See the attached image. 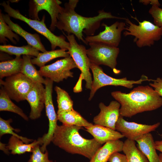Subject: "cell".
<instances>
[{"mask_svg": "<svg viewBox=\"0 0 162 162\" xmlns=\"http://www.w3.org/2000/svg\"><path fill=\"white\" fill-rule=\"evenodd\" d=\"M79 1L69 0L64 4L59 15L56 28L65 32L68 34H73L80 40L86 45L88 44L83 38L82 32L87 36H93L104 19H117L125 20V18L112 15L110 12L103 10H99L98 15L93 17H84L75 10Z\"/></svg>", "mask_w": 162, "mask_h": 162, "instance_id": "1", "label": "cell"}, {"mask_svg": "<svg viewBox=\"0 0 162 162\" xmlns=\"http://www.w3.org/2000/svg\"><path fill=\"white\" fill-rule=\"evenodd\" d=\"M121 105L120 115L131 118L140 113L156 110L162 106V98L150 86H139L128 93L120 91L111 92Z\"/></svg>", "mask_w": 162, "mask_h": 162, "instance_id": "2", "label": "cell"}, {"mask_svg": "<svg viewBox=\"0 0 162 162\" xmlns=\"http://www.w3.org/2000/svg\"><path fill=\"white\" fill-rule=\"evenodd\" d=\"M82 129V127L78 126L58 125L52 142L69 153L81 155L90 160L102 145L94 138L82 137L79 133Z\"/></svg>", "mask_w": 162, "mask_h": 162, "instance_id": "3", "label": "cell"}, {"mask_svg": "<svg viewBox=\"0 0 162 162\" xmlns=\"http://www.w3.org/2000/svg\"><path fill=\"white\" fill-rule=\"evenodd\" d=\"M0 4L3 7L4 11L10 16L19 20L27 24L30 27L46 37L50 42L52 50L58 46L60 49L68 50L70 44L65 40L63 35L57 36L53 33L46 27L45 23V16L44 15L41 21L29 19L22 15L19 11L15 10L10 5L9 1H4Z\"/></svg>", "mask_w": 162, "mask_h": 162, "instance_id": "4", "label": "cell"}, {"mask_svg": "<svg viewBox=\"0 0 162 162\" xmlns=\"http://www.w3.org/2000/svg\"><path fill=\"white\" fill-rule=\"evenodd\" d=\"M125 20L127 26L124 35L134 36V41L139 47L151 46L162 37V27H159L149 21H138V25H136L128 18Z\"/></svg>", "mask_w": 162, "mask_h": 162, "instance_id": "5", "label": "cell"}, {"mask_svg": "<svg viewBox=\"0 0 162 162\" xmlns=\"http://www.w3.org/2000/svg\"><path fill=\"white\" fill-rule=\"evenodd\" d=\"M63 34L70 44L68 52L81 71L80 79L75 87L76 88L74 89V91L79 92L82 91V80H85L86 82V88L91 90L93 80L90 72L91 62L86 54V47L84 46L77 43L74 34L66 35L64 33Z\"/></svg>", "mask_w": 162, "mask_h": 162, "instance_id": "6", "label": "cell"}, {"mask_svg": "<svg viewBox=\"0 0 162 162\" xmlns=\"http://www.w3.org/2000/svg\"><path fill=\"white\" fill-rule=\"evenodd\" d=\"M90 69L93 74V80L88 99L89 101L92 99L99 89L104 86H121L131 88L134 84H141L144 81L152 80L149 79L147 76L144 75L137 80H128L126 77L120 79L113 78L104 73L102 68L99 66L92 63L90 64Z\"/></svg>", "mask_w": 162, "mask_h": 162, "instance_id": "7", "label": "cell"}, {"mask_svg": "<svg viewBox=\"0 0 162 162\" xmlns=\"http://www.w3.org/2000/svg\"><path fill=\"white\" fill-rule=\"evenodd\" d=\"M88 44L90 47L86 49V54L91 63L107 66L115 74L120 73L116 68L117 58L120 52L118 48L98 42L90 43Z\"/></svg>", "mask_w": 162, "mask_h": 162, "instance_id": "8", "label": "cell"}, {"mask_svg": "<svg viewBox=\"0 0 162 162\" xmlns=\"http://www.w3.org/2000/svg\"><path fill=\"white\" fill-rule=\"evenodd\" d=\"M35 82L21 73L0 79V84L10 97L17 102L26 100Z\"/></svg>", "mask_w": 162, "mask_h": 162, "instance_id": "9", "label": "cell"}, {"mask_svg": "<svg viewBox=\"0 0 162 162\" xmlns=\"http://www.w3.org/2000/svg\"><path fill=\"white\" fill-rule=\"evenodd\" d=\"M75 68H78L73 58L70 56L41 67L38 71L43 77L58 83L68 77H73L74 73L71 70Z\"/></svg>", "mask_w": 162, "mask_h": 162, "instance_id": "10", "label": "cell"}, {"mask_svg": "<svg viewBox=\"0 0 162 162\" xmlns=\"http://www.w3.org/2000/svg\"><path fill=\"white\" fill-rule=\"evenodd\" d=\"M53 82L46 78L45 86V107L46 116L49 120V129L47 133L41 137L43 145L40 149L43 152L46 150L47 146L52 142L55 131L58 125L57 113L55 110L52 99Z\"/></svg>", "mask_w": 162, "mask_h": 162, "instance_id": "11", "label": "cell"}, {"mask_svg": "<svg viewBox=\"0 0 162 162\" xmlns=\"http://www.w3.org/2000/svg\"><path fill=\"white\" fill-rule=\"evenodd\" d=\"M104 30L97 35L87 36L85 40L87 43L98 42L108 45L118 47L120 43L121 33L125 29L126 23L123 22L116 21L110 26L103 23Z\"/></svg>", "mask_w": 162, "mask_h": 162, "instance_id": "12", "label": "cell"}, {"mask_svg": "<svg viewBox=\"0 0 162 162\" xmlns=\"http://www.w3.org/2000/svg\"><path fill=\"white\" fill-rule=\"evenodd\" d=\"M160 125L159 122L148 125L129 122L120 115L116 123V130L127 139L136 141L145 134L154 131Z\"/></svg>", "mask_w": 162, "mask_h": 162, "instance_id": "13", "label": "cell"}, {"mask_svg": "<svg viewBox=\"0 0 162 162\" xmlns=\"http://www.w3.org/2000/svg\"><path fill=\"white\" fill-rule=\"evenodd\" d=\"M120 104L116 100L111 101L106 106L102 102L99 104V113L93 118L95 124L116 130V125L120 116Z\"/></svg>", "mask_w": 162, "mask_h": 162, "instance_id": "14", "label": "cell"}, {"mask_svg": "<svg viewBox=\"0 0 162 162\" xmlns=\"http://www.w3.org/2000/svg\"><path fill=\"white\" fill-rule=\"evenodd\" d=\"M32 2V8H30V16L34 20H39L38 12L43 10H46L51 17L50 30L54 31L56 28L58 16L62 8L60 5L62 2L58 0H34Z\"/></svg>", "mask_w": 162, "mask_h": 162, "instance_id": "15", "label": "cell"}, {"mask_svg": "<svg viewBox=\"0 0 162 162\" xmlns=\"http://www.w3.org/2000/svg\"><path fill=\"white\" fill-rule=\"evenodd\" d=\"M26 100L31 108L29 118L31 120H35L40 118L45 107V88L43 84L35 82L27 94Z\"/></svg>", "mask_w": 162, "mask_h": 162, "instance_id": "16", "label": "cell"}, {"mask_svg": "<svg viewBox=\"0 0 162 162\" xmlns=\"http://www.w3.org/2000/svg\"><path fill=\"white\" fill-rule=\"evenodd\" d=\"M3 17L6 23L12 31L24 38L28 44L43 52L47 51L42 43L39 35L37 34H32L24 30L17 24L13 22L8 14H2Z\"/></svg>", "mask_w": 162, "mask_h": 162, "instance_id": "17", "label": "cell"}, {"mask_svg": "<svg viewBox=\"0 0 162 162\" xmlns=\"http://www.w3.org/2000/svg\"><path fill=\"white\" fill-rule=\"evenodd\" d=\"M84 128L101 145L110 141L119 140L124 137L118 131L101 125L94 124L90 127Z\"/></svg>", "mask_w": 162, "mask_h": 162, "instance_id": "18", "label": "cell"}, {"mask_svg": "<svg viewBox=\"0 0 162 162\" xmlns=\"http://www.w3.org/2000/svg\"><path fill=\"white\" fill-rule=\"evenodd\" d=\"M123 145L119 139L108 141L97 151L89 162H107L113 153L122 151Z\"/></svg>", "mask_w": 162, "mask_h": 162, "instance_id": "19", "label": "cell"}, {"mask_svg": "<svg viewBox=\"0 0 162 162\" xmlns=\"http://www.w3.org/2000/svg\"><path fill=\"white\" fill-rule=\"evenodd\" d=\"M136 141L137 143L138 148L149 162H160L159 156L156 151L155 141L151 134H145Z\"/></svg>", "mask_w": 162, "mask_h": 162, "instance_id": "20", "label": "cell"}, {"mask_svg": "<svg viewBox=\"0 0 162 162\" xmlns=\"http://www.w3.org/2000/svg\"><path fill=\"white\" fill-rule=\"evenodd\" d=\"M43 142L41 137L34 140L31 143L26 144L18 138L12 135L9 140L7 147L13 154H21L26 152H32L33 149L38 145H41Z\"/></svg>", "mask_w": 162, "mask_h": 162, "instance_id": "21", "label": "cell"}, {"mask_svg": "<svg viewBox=\"0 0 162 162\" xmlns=\"http://www.w3.org/2000/svg\"><path fill=\"white\" fill-rule=\"evenodd\" d=\"M58 120L66 125H76L82 127H90L93 124L88 122L74 109L57 112Z\"/></svg>", "mask_w": 162, "mask_h": 162, "instance_id": "22", "label": "cell"}, {"mask_svg": "<svg viewBox=\"0 0 162 162\" xmlns=\"http://www.w3.org/2000/svg\"><path fill=\"white\" fill-rule=\"evenodd\" d=\"M135 141L127 139L124 142L122 151L126 156L128 162H149L136 147Z\"/></svg>", "mask_w": 162, "mask_h": 162, "instance_id": "23", "label": "cell"}, {"mask_svg": "<svg viewBox=\"0 0 162 162\" xmlns=\"http://www.w3.org/2000/svg\"><path fill=\"white\" fill-rule=\"evenodd\" d=\"M23 60L21 56L0 62V79L21 72Z\"/></svg>", "mask_w": 162, "mask_h": 162, "instance_id": "24", "label": "cell"}, {"mask_svg": "<svg viewBox=\"0 0 162 162\" xmlns=\"http://www.w3.org/2000/svg\"><path fill=\"white\" fill-rule=\"evenodd\" d=\"M32 57L30 56L23 55V62L21 73L35 83L40 82L44 85L46 79L40 75L39 71L36 70L32 63Z\"/></svg>", "mask_w": 162, "mask_h": 162, "instance_id": "25", "label": "cell"}, {"mask_svg": "<svg viewBox=\"0 0 162 162\" xmlns=\"http://www.w3.org/2000/svg\"><path fill=\"white\" fill-rule=\"evenodd\" d=\"M70 56L68 51L63 49H58L44 52L39 53L38 56L32 59L33 64L37 65L40 68L45 66L46 63L56 58L67 57Z\"/></svg>", "mask_w": 162, "mask_h": 162, "instance_id": "26", "label": "cell"}, {"mask_svg": "<svg viewBox=\"0 0 162 162\" xmlns=\"http://www.w3.org/2000/svg\"><path fill=\"white\" fill-rule=\"evenodd\" d=\"M0 111L13 112L19 115L26 121L29 119L23 110L13 102L2 86L0 89Z\"/></svg>", "mask_w": 162, "mask_h": 162, "instance_id": "27", "label": "cell"}, {"mask_svg": "<svg viewBox=\"0 0 162 162\" xmlns=\"http://www.w3.org/2000/svg\"><path fill=\"white\" fill-rule=\"evenodd\" d=\"M0 50L1 52L11 55H14L16 56H20L23 55L37 57L39 53L38 50L28 44L21 46H16L10 45H1Z\"/></svg>", "mask_w": 162, "mask_h": 162, "instance_id": "28", "label": "cell"}, {"mask_svg": "<svg viewBox=\"0 0 162 162\" xmlns=\"http://www.w3.org/2000/svg\"><path fill=\"white\" fill-rule=\"evenodd\" d=\"M55 90L57 94L58 110L57 112L74 110L73 102L68 93L59 86H56Z\"/></svg>", "mask_w": 162, "mask_h": 162, "instance_id": "29", "label": "cell"}, {"mask_svg": "<svg viewBox=\"0 0 162 162\" xmlns=\"http://www.w3.org/2000/svg\"><path fill=\"white\" fill-rule=\"evenodd\" d=\"M2 13L0 11V43H3L4 45L5 44L6 41H8L6 38H8L10 40L13 44H16V42L14 39H16L17 41L19 40V37L18 35L15 33L6 23L4 20L2 16Z\"/></svg>", "mask_w": 162, "mask_h": 162, "instance_id": "30", "label": "cell"}, {"mask_svg": "<svg viewBox=\"0 0 162 162\" xmlns=\"http://www.w3.org/2000/svg\"><path fill=\"white\" fill-rule=\"evenodd\" d=\"M12 122V120L11 118L5 120L1 117L0 118V137L5 134H9L18 138L26 144H28L29 142L34 141L33 139L20 136L15 133L14 131L19 132L20 130L19 129H14L10 125V123Z\"/></svg>", "mask_w": 162, "mask_h": 162, "instance_id": "31", "label": "cell"}, {"mask_svg": "<svg viewBox=\"0 0 162 162\" xmlns=\"http://www.w3.org/2000/svg\"><path fill=\"white\" fill-rule=\"evenodd\" d=\"M40 148V145H38L33 149L28 162H53L49 159L47 150L43 152Z\"/></svg>", "mask_w": 162, "mask_h": 162, "instance_id": "32", "label": "cell"}, {"mask_svg": "<svg viewBox=\"0 0 162 162\" xmlns=\"http://www.w3.org/2000/svg\"><path fill=\"white\" fill-rule=\"evenodd\" d=\"M148 12L153 18L154 24L159 27H162V8L157 5H152Z\"/></svg>", "mask_w": 162, "mask_h": 162, "instance_id": "33", "label": "cell"}, {"mask_svg": "<svg viewBox=\"0 0 162 162\" xmlns=\"http://www.w3.org/2000/svg\"><path fill=\"white\" fill-rule=\"evenodd\" d=\"M109 162H128L126 156L124 154L119 152H115L112 154L109 158Z\"/></svg>", "mask_w": 162, "mask_h": 162, "instance_id": "34", "label": "cell"}, {"mask_svg": "<svg viewBox=\"0 0 162 162\" xmlns=\"http://www.w3.org/2000/svg\"><path fill=\"white\" fill-rule=\"evenodd\" d=\"M153 82L149 83L150 86L153 88L162 97V78H157L153 80Z\"/></svg>", "mask_w": 162, "mask_h": 162, "instance_id": "35", "label": "cell"}, {"mask_svg": "<svg viewBox=\"0 0 162 162\" xmlns=\"http://www.w3.org/2000/svg\"><path fill=\"white\" fill-rule=\"evenodd\" d=\"M139 2L145 5L150 4L152 6L157 5L160 6V5L158 1L157 0H141L139 1Z\"/></svg>", "mask_w": 162, "mask_h": 162, "instance_id": "36", "label": "cell"}, {"mask_svg": "<svg viewBox=\"0 0 162 162\" xmlns=\"http://www.w3.org/2000/svg\"><path fill=\"white\" fill-rule=\"evenodd\" d=\"M6 144L3 143L1 142H0V149L2 150L4 153L8 155L10 154L9 150L6 146Z\"/></svg>", "mask_w": 162, "mask_h": 162, "instance_id": "37", "label": "cell"}, {"mask_svg": "<svg viewBox=\"0 0 162 162\" xmlns=\"http://www.w3.org/2000/svg\"><path fill=\"white\" fill-rule=\"evenodd\" d=\"M155 143L156 149L162 153V140L155 141Z\"/></svg>", "mask_w": 162, "mask_h": 162, "instance_id": "38", "label": "cell"}, {"mask_svg": "<svg viewBox=\"0 0 162 162\" xmlns=\"http://www.w3.org/2000/svg\"><path fill=\"white\" fill-rule=\"evenodd\" d=\"M160 162H162V153H160L159 155Z\"/></svg>", "mask_w": 162, "mask_h": 162, "instance_id": "39", "label": "cell"}, {"mask_svg": "<svg viewBox=\"0 0 162 162\" xmlns=\"http://www.w3.org/2000/svg\"><path fill=\"white\" fill-rule=\"evenodd\" d=\"M17 1H16V0H12V1H13V2H16V1H17Z\"/></svg>", "mask_w": 162, "mask_h": 162, "instance_id": "40", "label": "cell"}, {"mask_svg": "<svg viewBox=\"0 0 162 162\" xmlns=\"http://www.w3.org/2000/svg\"><path fill=\"white\" fill-rule=\"evenodd\" d=\"M160 136L161 138L162 139V134L160 135Z\"/></svg>", "mask_w": 162, "mask_h": 162, "instance_id": "41", "label": "cell"}]
</instances>
